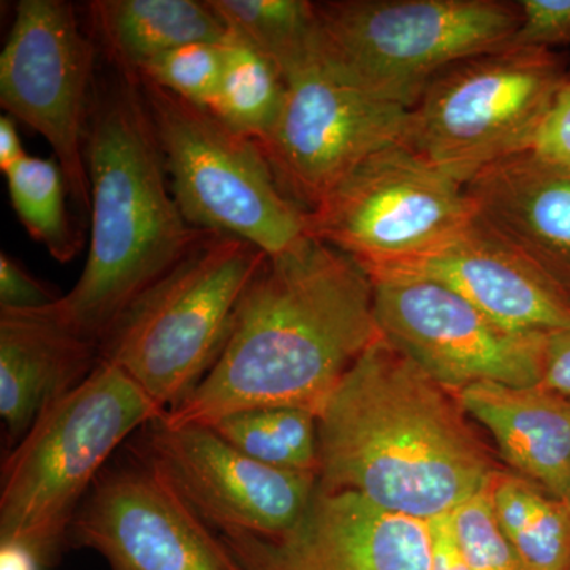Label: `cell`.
<instances>
[{
  "label": "cell",
  "mask_w": 570,
  "mask_h": 570,
  "mask_svg": "<svg viewBox=\"0 0 570 570\" xmlns=\"http://www.w3.org/2000/svg\"><path fill=\"white\" fill-rule=\"evenodd\" d=\"M373 281L362 265L307 236L266 257L209 373L167 426H213L264 407H322L377 337Z\"/></svg>",
  "instance_id": "6da1fadb"
},
{
  "label": "cell",
  "mask_w": 570,
  "mask_h": 570,
  "mask_svg": "<svg viewBox=\"0 0 570 570\" xmlns=\"http://www.w3.org/2000/svg\"><path fill=\"white\" fill-rule=\"evenodd\" d=\"M463 414L379 336L317 415L318 489L354 491L412 519L452 513L498 471Z\"/></svg>",
  "instance_id": "7a4b0ae2"
},
{
  "label": "cell",
  "mask_w": 570,
  "mask_h": 570,
  "mask_svg": "<svg viewBox=\"0 0 570 570\" xmlns=\"http://www.w3.org/2000/svg\"><path fill=\"white\" fill-rule=\"evenodd\" d=\"M85 156L88 257L69 294L43 309L100 344L127 307L208 234L176 205L138 75L115 69L94 91Z\"/></svg>",
  "instance_id": "3957f363"
},
{
  "label": "cell",
  "mask_w": 570,
  "mask_h": 570,
  "mask_svg": "<svg viewBox=\"0 0 570 570\" xmlns=\"http://www.w3.org/2000/svg\"><path fill=\"white\" fill-rule=\"evenodd\" d=\"M165 414L121 367L100 360L78 387L51 401L2 466L0 542L58 564L71 521L116 449Z\"/></svg>",
  "instance_id": "277c9868"
},
{
  "label": "cell",
  "mask_w": 570,
  "mask_h": 570,
  "mask_svg": "<svg viewBox=\"0 0 570 570\" xmlns=\"http://www.w3.org/2000/svg\"><path fill=\"white\" fill-rule=\"evenodd\" d=\"M266 257L236 236L205 235L127 307L100 343V360L121 367L165 412L179 406L219 358Z\"/></svg>",
  "instance_id": "5b68a950"
},
{
  "label": "cell",
  "mask_w": 570,
  "mask_h": 570,
  "mask_svg": "<svg viewBox=\"0 0 570 570\" xmlns=\"http://www.w3.org/2000/svg\"><path fill=\"white\" fill-rule=\"evenodd\" d=\"M316 3L317 62L356 88L411 110L453 63L508 47L519 2L332 0Z\"/></svg>",
  "instance_id": "8992f818"
},
{
  "label": "cell",
  "mask_w": 570,
  "mask_h": 570,
  "mask_svg": "<svg viewBox=\"0 0 570 570\" xmlns=\"http://www.w3.org/2000/svg\"><path fill=\"white\" fill-rule=\"evenodd\" d=\"M140 82L187 223L205 234L245 239L268 257L307 238V213L285 197L257 142L208 108Z\"/></svg>",
  "instance_id": "52a82bcc"
},
{
  "label": "cell",
  "mask_w": 570,
  "mask_h": 570,
  "mask_svg": "<svg viewBox=\"0 0 570 570\" xmlns=\"http://www.w3.org/2000/svg\"><path fill=\"white\" fill-rule=\"evenodd\" d=\"M566 85L543 48L508 47L453 63L409 110L404 145L466 184L483 168L531 151Z\"/></svg>",
  "instance_id": "ba28073f"
},
{
  "label": "cell",
  "mask_w": 570,
  "mask_h": 570,
  "mask_svg": "<svg viewBox=\"0 0 570 570\" xmlns=\"http://www.w3.org/2000/svg\"><path fill=\"white\" fill-rule=\"evenodd\" d=\"M474 217L464 184L400 142L367 157L307 213V236L367 273L431 253Z\"/></svg>",
  "instance_id": "9c48e42d"
},
{
  "label": "cell",
  "mask_w": 570,
  "mask_h": 570,
  "mask_svg": "<svg viewBox=\"0 0 570 570\" xmlns=\"http://www.w3.org/2000/svg\"><path fill=\"white\" fill-rule=\"evenodd\" d=\"M94 78L96 43L82 31L73 3H17L0 52V105L51 146L82 217L91 213L85 146Z\"/></svg>",
  "instance_id": "30bf717a"
},
{
  "label": "cell",
  "mask_w": 570,
  "mask_h": 570,
  "mask_svg": "<svg viewBox=\"0 0 570 570\" xmlns=\"http://www.w3.org/2000/svg\"><path fill=\"white\" fill-rule=\"evenodd\" d=\"M407 122L409 108L316 61L285 81L279 118L257 145L285 197L311 213L367 157L406 141Z\"/></svg>",
  "instance_id": "8fae6325"
},
{
  "label": "cell",
  "mask_w": 570,
  "mask_h": 570,
  "mask_svg": "<svg viewBox=\"0 0 570 570\" xmlns=\"http://www.w3.org/2000/svg\"><path fill=\"white\" fill-rule=\"evenodd\" d=\"M373 287L381 336L448 392L542 382L550 335L510 330L431 281L379 279Z\"/></svg>",
  "instance_id": "7c38bea8"
},
{
  "label": "cell",
  "mask_w": 570,
  "mask_h": 570,
  "mask_svg": "<svg viewBox=\"0 0 570 570\" xmlns=\"http://www.w3.org/2000/svg\"><path fill=\"white\" fill-rule=\"evenodd\" d=\"M160 419L138 433L134 456L209 528L275 538L302 519L318 475L266 466L212 426L171 428Z\"/></svg>",
  "instance_id": "4fadbf2b"
},
{
  "label": "cell",
  "mask_w": 570,
  "mask_h": 570,
  "mask_svg": "<svg viewBox=\"0 0 570 570\" xmlns=\"http://www.w3.org/2000/svg\"><path fill=\"white\" fill-rule=\"evenodd\" d=\"M69 547L110 570H243L232 551L153 469H105L71 521Z\"/></svg>",
  "instance_id": "5bb4252c"
},
{
  "label": "cell",
  "mask_w": 570,
  "mask_h": 570,
  "mask_svg": "<svg viewBox=\"0 0 570 570\" xmlns=\"http://www.w3.org/2000/svg\"><path fill=\"white\" fill-rule=\"evenodd\" d=\"M219 535L243 570H430L428 521L318 483L302 519L284 534Z\"/></svg>",
  "instance_id": "9a60e30c"
},
{
  "label": "cell",
  "mask_w": 570,
  "mask_h": 570,
  "mask_svg": "<svg viewBox=\"0 0 570 570\" xmlns=\"http://www.w3.org/2000/svg\"><path fill=\"white\" fill-rule=\"evenodd\" d=\"M371 281L422 279L445 285L483 314L521 333L570 328V305L478 217L431 253L367 272Z\"/></svg>",
  "instance_id": "2e32d148"
},
{
  "label": "cell",
  "mask_w": 570,
  "mask_h": 570,
  "mask_svg": "<svg viewBox=\"0 0 570 570\" xmlns=\"http://www.w3.org/2000/svg\"><path fill=\"white\" fill-rule=\"evenodd\" d=\"M464 190L480 223L568 302L570 175L528 151L483 168Z\"/></svg>",
  "instance_id": "e0dca14e"
},
{
  "label": "cell",
  "mask_w": 570,
  "mask_h": 570,
  "mask_svg": "<svg viewBox=\"0 0 570 570\" xmlns=\"http://www.w3.org/2000/svg\"><path fill=\"white\" fill-rule=\"evenodd\" d=\"M100 362V344L45 309H0V417L7 452L51 401L78 387Z\"/></svg>",
  "instance_id": "ac0fdd59"
},
{
  "label": "cell",
  "mask_w": 570,
  "mask_h": 570,
  "mask_svg": "<svg viewBox=\"0 0 570 570\" xmlns=\"http://www.w3.org/2000/svg\"><path fill=\"white\" fill-rule=\"evenodd\" d=\"M456 403L493 434L499 452L551 497L570 498V397L542 385L479 382L453 393Z\"/></svg>",
  "instance_id": "d6986e66"
},
{
  "label": "cell",
  "mask_w": 570,
  "mask_h": 570,
  "mask_svg": "<svg viewBox=\"0 0 570 570\" xmlns=\"http://www.w3.org/2000/svg\"><path fill=\"white\" fill-rule=\"evenodd\" d=\"M86 11L115 69L134 75L164 52L228 32L206 0H92Z\"/></svg>",
  "instance_id": "ffe728a7"
},
{
  "label": "cell",
  "mask_w": 570,
  "mask_h": 570,
  "mask_svg": "<svg viewBox=\"0 0 570 570\" xmlns=\"http://www.w3.org/2000/svg\"><path fill=\"white\" fill-rule=\"evenodd\" d=\"M494 515L524 570H570V508L531 480L497 471L490 482Z\"/></svg>",
  "instance_id": "44dd1931"
},
{
  "label": "cell",
  "mask_w": 570,
  "mask_h": 570,
  "mask_svg": "<svg viewBox=\"0 0 570 570\" xmlns=\"http://www.w3.org/2000/svg\"><path fill=\"white\" fill-rule=\"evenodd\" d=\"M228 32L262 52L284 82L317 61L316 3L307 0H206Z\"/></svg>",
  "instance_id": "7402d4cb"
},
{
  "label": "cell",
  "mask_w": 570,
  "mask_h": 570,
  "mask_svg": "<svg viewBox=\"0 0 570 570\" xmlns=\"http://www.w3.org/2000/svg\"><path fill=\"white\" fill-rule=\"evenodd\" d=\"M223 51V77L208 110L236 132L255 142L264 140L283 110V77L269 59L235 33L224 37Z\"/></svg>",
  "instance_id": "603a6c76"
},
{
  "label": "cell",
  "mask_w": 570,
  "mask_h": 570,
  "mask_svg": "<svg viewBox=\"0 0 570 570\" xmlns=\"http://www.w3.org/2000/svg\"><path fill=\"white\" fill-rule=\"evenodd\" d=\"M212 428L228 444L266 466L318 475V423L313 412L253 409L220 419Z\"/></svg>",
  "instance_id": "cb8c5ba5"
},
{
  "label": "cell",
  "mask_w": 570,
  "mask_h": 570,
  "mask_svg": "<svg viewBox=\"0 0 570 570\" xmlns=\"http://www.w3.org/2000/svg\"><path fill=\"white\" fill-rule=\"evenodd\" d=\"M6 178L11 206L28 234L61 264L73 261L82 236L67 212L69 187L58 160L26 154Z\"/></svg>",
  "instance_id": "d4e9b609"
},
{
  "label": "cell",
  "mask_w": 570,
  "mask_h": 570,
  "mask_svg": "<svg viewBox=\"0 0 570 570\" xmlns=\"http://www.w3.org/2000/svg\"><path fill=\"white\" fill-rule=\"evenodd\" d=\"M224 70L223 40L194 41L157 56L137 71L138 78L187 102L209 108Z\"/></svg>",
  "instance_id": "484cf974"
},
{
  "label": "cell",
  "mask_w": 570,
  "mask_h": 570,
  "mask_svg": "<svg viewBox=\"0 0 570 570\" xmlns=\"http://www.w3.org/2000/svg\"><path fill=\"white\" fill-rule=\"evenodd\" d=\"M450 517L469 570H524L494 515L490 483Z\"/></svg>",
  "instance_id": "4316f807"
},
{
  "label": "cell",
  "mask_w": 570,
  "mask_h": 570,
  "mask_svg": "<svg viewBox=\"0 0 570 570\" xmlns=\"http://www.w3.org/2000/svg\"><path fill=\"white\" fill-rule=\"evenodd\" d=\"M520 26L510 45L543 48L570 41V0H521Z\"/></svg>",
  "instance_id": "83f0119b"
},
{
  "label": "cell",
  "mask_w": 570,
  "mask_h": 570,
  "mask_svg": "<svg viewBox=\"0 0 570 570\" xmlns=\"http://www.w3.org/2000/svg\"><path fill=\"white\" fill-rule=\"evenodd\" d=\"M62 295L32 276L6 250L0 254V309L39 311L55 305Z\"/></svg>",
  "instance_id": "f1b7e54d"
},
{
  "label": "cell",
  "mask_w": 570,
  "mask_h": 570,
  "mask_svg": "<svg viewBox=\"0 0 570 570\" xmlns=\"http://www.w3.org/2000/svg\"><path fill=\"white\" fill-rule=\"evenodd\" d=\"M531 153L543 163L570 175V81L558 94Z\"/></svg>",
  "instance_id": "f546056e"
},
{
  "label": "cell",
  "mask_w": 570,
  "mask_h": 570,
  "mask_svg": "<svg viewBox=\"0 0 570 570\" xmlns=\"http://www.w3.org/2000/svg\"><path fill=\"white\" fill-rule=\"evenodd\" d=\"M428 528L431 546L430 570H469L450 513L428 520Z\"/></svg>",
  "instance_id": "4dcf8cb0"
},
{
  "label": "cell",
  "mask_w": 570,
  "mask_h": 570,
  "mask_svg": "<svg viewBox=\"0 0 570 570\" xmlns=\"http://www.w3.org/2000/svg\"><path fill=\"white\" fill-rule=\"evenodd\" d=\"M540 385L558 395L570 397V328L549 336Z\"/></svg>",
  "instance_id": "1f68e13d"
},
{
  "label": "cell",
  "mask_w": 570,
  "mask_h": 570,
  "mask_svg": "<svg viewBox=\"0 0 570 570\" xmlns=\"http://www.w3.org/2000/svg\"><path fill=\"white\" fill-rule=\"evenodd\" d=\"M17 124L11 116L0 118V170L3 175L26 156Z\"/></svg>",
  "instance_id": "d6a6232c"
},
{
  "label": "cell",
  "mask_w": 570,
  "mask_h": 570,
  "mask_svg": "<svg viewBox=\"0 0 570 570\" xmlns=\"http://www.w3.org/2000/svg\"><path fill=\"white\" fill-rule=\"evenodd\" d=\"M39 558L28 547L0 542V570H41Z\"/></svg>",
  "instance_id": "836d02e7"
},
{
  "label": "cell",
  "mask_w": 570,
  "mask_h": 570,
  "mask_svg": "<svg viewBox=\"0 0 570 570\" xmlns=\"http://www.w3.org/2000/svg\"><path fill=\"white\" fill-rule=\"evenodd\" d=\"M568 505H569V508H570V498H569V501H568Z\"/></svg>",
  "instance_id": "e575fe53"
}]
</instances>
